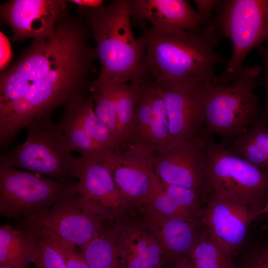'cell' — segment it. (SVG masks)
Returning <instances> with one entry per match:
<instances>
[{"label": "cell", "instance_id": "obj_29", "mask_svg": "<svg viewBox=\"0 0 268 268\" xmlns=\"http://www.w3.org/2000/svg\"><path fill=\"white\" fill-rule=\"evenodd\" d=\"M151 123L152 107L149 80L147 79L139 83V95L135 112V127L133 140L143 142L150 145Z\"/></svg>", "mask_w": 268, "mask_h": 268}, {"label": "cell", "instance_id": "obj_16", "mask_svg": "<svg viewBox=\"0 0 268 268\" xmlns=\"http://www.w3.org/2000/svg\"><path fill=\"white\" fill-rule=\"evenodd\" d=\"M100 157H81L76 193L107 212L113 218L128 203L119 192Z\"/></svg>", "mask_w": 268, "mask_h": 268}, {"label": "cell", "instance_id": "obj_39", "mask_svg": "<svg viewBox=\"0 0 268 268\" xmlns=\"http://www.w3.org/2000/svg\"><path fill=\"white\" fill-rule=\"evenodd\" d=\"M0 268H14L7 264L0 263Z\"/></svg>", "mask_w": 268, "mask_h": 268}, {"label": "cell", "instance_id": "obj_17", "mask_svg": "<svg viewBox=\"0 0 268 268\" xmlns=\"http://www.w3.org/2000/svg\"><path fill=\"white\" fill-rule=\"evenodd\" d=\"M150 232L156 238L163 251L168 256L180 258L181 263L188 262L185 258L191 254L202 230L201 221H192L162 214L145 208Z\"/></svg>", "mask_w": 268, "mask_h": 268}, {"label": "cell", "instance_id": "obj_21", "mask_svg": "<svg viewBox=\"0 0 268 268\" xmlns=\"http://www.w3.org/2000/svg\"><path fill=\"white\" fill-rule=\"evenodd\" d=\"M37 251L35 238L29 231L6 224L0 228V263L14 268H27Z\"/></svg>", "mask_w": 268, "mask_h": 268}, {"label": "cell", "instance_id": "obj_11", "mask_svg": "<svg viewBox=\"0 0 268 268\" xmlns=\"http://www.w3.org/2000/svg\"><path fill=\"white\" fill-rule=\"evenodd\" d=\"M201 208V220L222 249L233 255L242 245L248 226L258 213L227 196L209 194Z\"/></svg>", "mask_w": 268, "mask_h": 268}, {"label": "cell", "instance_id": "obj_32", "mask_svg": "<svg viewBox=\"0 0 268 268\" xmlns=\"http://www.w3.org/2000/svg\"><path fill=\"white\" fill-rule=\"evenodd\" d=\"M222 0H194L197 8L198 14L201 25L203 26L208 24L211 19L210 15L212 10L215 7H218Z\"/></svg>", "mask_w": 268, "mask_h": 268}, {"label": "cell", "instance_id": "obj_19", "mask_svg": "<svg viewBox=\"0 0 268 268\" xmlns=\"http://www.w3.org/2000/svg\"><path fill=\"white\" fill-rule=\"evenodd\" d=\"M201 196L178 186L160 182L155 192L144 205L145 208L162 214L192 221H201Z\"/></svg>", "mask_w": 268, "mask_h": 268}, {"label": "cell", "instance_id": "obj_12", "mask_svg": "<svg viewBox=\"0 0 268 268\" xmlns=\"http://www.w3.org/2000/svg\"><path fill=\"white\" fill-rule=\"evenodd\" d=\"M206 83L159 84L168 117L170 144L194 140L201 135L204 125L203 98Z\"/></svg>", "mask_w": 268, "mask_h": 268}, {"label": "cell", "instance_id": "obj_31", "mask_svg": "<svg viewBox=\"0 0 268 268\" xmlns=\"http://www.w3.org/2000/svg\"><path fill=\"white\" fill-rule=\"evenodd\" d=\"M40 236L49 241L60 252L68 268H91L81 251L76 248V245L58 239Z\"/></svg>", "mask_w": 268, "mask_h": 268}, {"label": "cell", "instance_id": "obj_22", "mask_svg": "<svg viewBox=\"0 0 268 268\" xmlns=\"http://www.w3.org/2000/svg\"><path fill=\"white\" fill-rule=\"evenodd\" d=\"M111 86L114 96L121 149L134 140L135 112L139 95V83L132 82Z\"/></svg>", "mask_w": 268, "mask_h": 268}, {"label": "cell", "instance_id": "obj_5", "mask_svg": "<svg viewBox=\"0 0 268 268\" xmlns=\"http://www.w3.org/2000/svg\"><path fill=\"white\" fill-rule=\"evenodd\" d=\"M201 139L206 163L203 199L209 194L227 196L259 214L260 205L268 200V172L229 151L203 133Z\"/></svg>", "mask_w": 268, "mask_h": 268}, {"label": "cell", "instance_id": "obj_23", "mask_svg": "<svg viewBox=\"0 0 268 268\" xmlns=\"http://www.w3.org/2000/svg\"><path fill=\"white\" fill-rule=\"evenodd\" d=\"M75 99L67 104L60 124L70 148L79 152L81 157L100 156L104 153L84 130Z\"/></svg>", "mask_w": 268, "mask_h": 268}, {"label": "cell", "instance_id": "obj_25", "mask_svg": "<svg viewBox=\"0 0 268 268\" xmlns=\"http://www.w3.org/2000/svg\"><path fill=\"white\" fill-rule=\"evenodd\" d=\"M191 259L195 268H236L231 256L222 249L204 227L193 249Z\"/></svg>", "mask_w": 268, "mask_h": 268}, {"label": "cell", "instance_id": "obj_10", "mask_svg": "<svg viewBox=\"0 0 268 268\" xmlns=\"http://www.w3.org/2000/svg\"><path fill=\"white\" fill-rule=\"evenodd\" d=\"M155 153L149 144L133 140L119 150L101 156L102 163L128 204L144 205L158 188Z\"/></svg>", "mask_w": 268, "mask_h": 268}, {"label": "cell", "instance_id": "obj_13", "mask_svg": "<svg viewBox=\"0 0 268 268\" xmlns=\"http://www.w3.org/2000/svg\"><path fill=\"white\" fill-rule=\"evenodd\" d=\"M65 0H10L0 6V15L13 32V41L51 36L67 12Z\"/></svg>", "mask_w": 268, "mask_h": 268}, {"label": "cell", "instance_id": "obj_28", "mask_svg": "<svg viewBox=\"0 0 268 268\" xmlns=\"http://www.w3.org/2000/svg\"><path fill=\"white\" fill-rule=\"evenodd\" d=\"M89 91L95 113L116 139L120 149L114 96L111 86H98L92 83Z\"/></svg>", "mask_w": 268, "mask_h": 268}, {"label": "cell", "instance_id": "obj_2", "mask_svg": "<svg viewBox=\"0 0 268 268\" xmlns=\"http://www.w3.org/2000/svg\"><path fill=\"white\" fill-rule=\"evenodd\" d=\"M96 43L101 69L92 83L111 86L140 83L149 77L144 37L136 38L131 25V0H116L100 7H78Z\"/></svg>", "mask_w": 268, "mask_h": 268}, {"label": "cell", "instance_id": "obj_14", "mask_svg": "<svg viewBox=\"0 0 268 268\" xmlns=\"http://www.w3.org/2000/svg\"><path fill=\"white\" fill-rule=\"evenodd\" d=\"M205 163L200 136L171 144L155 153L154 169L160 182L193 190L202 198Z\"/></svg>", "mask_w": 268, "mask_h": 268}, {"label": "cell", "instance_id": "obj_20", "mask_svg": "<svg viewBox=\"0 0 268 268\" xmlns=\"http://www.w3.org/2000/svg\"><path fill=\"white\" fill-rule=\"evenodd\" d=\"M226 148L258 168L268 172V125L265 120L258 118L246 131L233 139Z\"/></svg>", "mask_w": 268, "mask_h": 268}, {"label": "cell", "instance_id": "obj_18", "mask_svg": "<svg viewBox=\"0 0 268 268\" xmlns=\"http://www.w3.org/2000/svg\"><path fill=\"white\" fill-rule=\"evenodd\" d=\"M118 254V268H162L163 251L150 232L135 225L112 229Z\"/></svg>", "mask_w": 268, "mask_h": 268}, {"label": "cell", "instance_id": "obj_6", "mask_svg": "<svg viewBox=\"0 0 268 268\" xmlns=\"http://www.w3.org/2000/svg\"><path fill=\"white\" fill-rule=\"evenodd\" d=\"M23 143L3 154L0 165L19 167L71 183L78 178L80 159L74 158L60 124L40 119L28 124Z\"/></svg>", "mask_w": 268, "mask_h": 268}, {"label": "cell", "instance_id": "obj_30", "mask_svg": "<svg viewBox=\"0 0 268 268\" xmlns=\"http://www.w3.org/2000/svg\"><path fill=\"white\" fill-rule=\"evenodd\" d=\"M31 233L37 245L36 256L33 263L35 268H68L63 257L52 244L44 238Z\"/></svg>", "mask_w": 268, "mask_h": 268}, {"label": "cell", "instance_id": "obj_24", "mask_svg": "<svg viewBox=\"0 0 268 268\" xmlns=\"http://www.w3.org/2000/svg\"><path fill=\"white\" fill-rule=\"evenodd\" d=\"M75 101L83 127L98 147L104 153L118 150L116 139L94 112L91 96L83 95Z\"/></svg>", "mask_w": 268, "mask_h": 268}, {"label": "cell", "instance_id": "obj_34", "mask_svg": "<svg viewBox=\"0 0 268 268\" xmlns=\"http://www.w3.org/2000/svg\"><path fill=\"white\" fill-rule=\"evenodd\" d=\"M259 55L262 58L265 68V82L266 94V114L268 117V47H260L258 51Z\"/></svg>", "mask_w": 268, "mask_h": 268}, {"label": "cell", "instance_id": "obj_4", "mask_svg": "<svg viewBox=\"0 0 268 268\" xmlns=\"http://www.w3.org/2000/svg\"><path fill=\"white\" fill-rule=\"evenodd\" d=\"M260 71L259 66H243L230 82L206 84L203 98L205 133L217 134L229 143L260 117L254 88Z\"/></svg>", "mask_w": 268, "mask_h": 268}, {"label": "cell", "instance_id": "obj_15", "mask_svg": "<svg viewBox=\"0 0 268 268\" xmlns=\"http://www.w3.org/2000/svg\"><path fill=\"white\" fill-rule=\"evenodd\" d=\"M132 17L148 21L149 30L157 34L179 30L201 32L197 11L185 0H131Z\"/></svg>", "mask_w": 268, "mask_h": 268}, {"label": "cell", "instance_id": "obj_33", "mask_svg": "<svg viewBox=\"0 0 268 268\" xmlns=\"http://www.w3.org/2000/svg\"><path fill=\"white\" fill-rule=\"evenodd\" d=\"M244 268H268V250H261L252 254Z\"/></svg>", "mask_w": 268, "mask_h": 268}, {"label": "cell", "instance_id": "obj_37", "mask_svg": "<svg viewBox=\"0 0 268 268\" xmlns=\"http://www.w3.org/2000/svg\"><path fill=\"white\" fill-rule=\"evenodd\" d=\"M175 268H195L192 261H188L179 264Z\"/></svg>", "mask_w": 268, "mask_h": 268}, {"label": "cell", "instance_id": "obj_7", "mask_svg": "<svg viewBox=\"0 0 268 268\" xmlns=\"http://www.w3.org/2000/svg\"><path fill=\"white\" fill-rule=\"evenodd\" d=\"M211 22L219 38L229 39L232 53L216 84L232 81L243 67L249 53L268 40V0H222Z\"/></svg>", "mask_w": 268, "mask_h": 268}, {"label": "cell", "instance_id": "obj_36", "mask_svg": "<svg viewBox=\"0 0 268 268\" xmlns=\"http://www.w3.org/2000/svg\"><path fill=\"white\" fill-rule=\"evenodd\" d=\"M71 2L78 4V7L97 9L103 5L102 0H70Z\"/></svg>", "mask_w": 268, "mask_h": 268}, {"label": "cell", "instance_id": "obj_8", "mask_svg": "<svg viewBox=\"0 0 268 268\" xmlns=\"http://www.w3.org/2000/svg\"><path fill=\"white\" fill-rule=\"evenodd\" d=\"M107 212L76 193L45 211L23 219V229L80 247L101 235Z\"/></svg>", "mask_w": 268, "mask_h": 268}, {"label": "cell", "instance_id": "obj_3", "mask_svg": "<svg viewBox=\"0 0 268 268\" xmlns=\"http://www.w3.org/2000/svg\"><path fill=\"white\" fill-rule=\"evenodd\" d=\"M142 35L147 71L160 85L210 82L216 66L228 62L215 50L220 39L211 22L201 32L157 34L145 29Z\"/></svg>", "mask_w": 268, "mask_h": 268}, {"label": "cell", "instance_id": "obj_1", "mask_svg": "<svg viewBox=\"0 0 268 268\" xmlns=\"http://www.w3.org/2000/svg\"><path fill=\"white\" fill-rule=\"evenodd\" d=\"M80 15L67 12L49 37L33 40L0 76V142L9 143L34 121L85 95L93 82L95 47Z\"/></svg>", "mask_w": 268, "mask_h": 268}, {"label": "cell", "instance_id": "obj_35", "mask_svg": "<svg viewBox=\"0 0 268 268\" xmlns=\"http://www.w3.org/2000/svg\"><path fill=\"white\" fill-rule=\"evenodd\" d=\"M10 45L7 39L0 32V67L3 68L10 58Z\"/></svg>", "mask_w": 268, "mask_h": 268}, {"label": "cell", "instance_id": "obj_26", "mask_svg": "<svg viewBox=\"0 0 268 268\" xmlns=\"http://www.w3.org/2000/svg\"><path fill=\"white\" fill-rule=\"evenodd\" d=\"M149 88L152 107L149 144L156 153L170 145L169 120L160 85L154 80H149Z\"/></svg>", "mask_w": 268, "mask_h": 268}, {"label": "cell", "instance_id": "obj_27", "mask_svg": "<svg viewBox=\"0 0 268 268\" xmlns=\"http://www.w3.org/2000/svg\"><path fill=\"white\" fill-rule=\"evenodd\" d=\"M80 247L91 268H118V254L112 229Z\"/></svg>", "mask_w": 268, "mask_h": 268}, {"label": "cell", "instance_id": "obj_9", "mask_svg": "<svg viewBox=\"0 0 268 268\" xmlns=\"http://www.w3.org/2000/svg\"><path fill=\"white\" fill-rule=\"evenodd\" d=\"M76 193L75 183L0 166V213L5 217L27 218Z\"/></svg>", "mask_w": 268, "mask_h": 268}, {"label": "cell", "instance_id": "obj_38", "mask_svg": "<svg viewBox=\"0 0 268 268\" xmlns=\"http://www.w3.org/2000/svg\"><path fill=\"white\" fill-rule=\"evenodd\" d=\"M266 212H268V202L267 203V206H266L265 207L263 208L261 210L259 214H261L262 213Z\"/></svg>", "mask_w": 268, "mask_h": 268}]
</instances>
